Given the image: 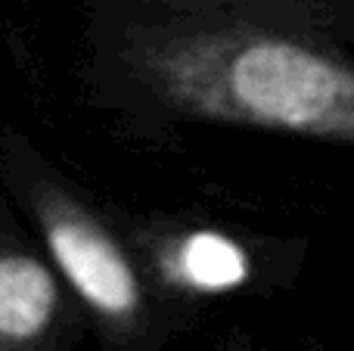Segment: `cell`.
<instances>
[{"instance_id":"cell-4","label":"cell","mask_w":354,"mask_h":351,"mask_svg":"<svg viewBox=\"0 0 354 351\" xmlns=\"http://www.w3.org/2000/svg\"><path fill=\"white\" fill-rule=\"evenodd\" d=\"M180 274L205 292H221L245 280V255L227 236L199 230L180 249Z\"/></svg>"},{"instance_id":"cell-1","label":"cell","mask_w":354,"mask_h":351,"mask_svg":"<svg viewBox=\"0 0 354 351\" xmlns=\"http://www.w3.org/2000/svg\"><path fill=\"white\" fill-rule=\"evenodd\" d=\"M230 91L261 122L354 134V78L299 47H245L230 66Z\"/></svg>"},{"instance_id":"cell-2","label":"cell","mask_w":354,"mask_h":351,"mask_svg":"<svg viewBox=\"0 0 354 351\" xmlns=\"http://www.w3.org/2000/svg\"><path fill=\"white\" fill-rule=\"evenodd\" d=\"M44 227L56 261L81 298L109 321H128L137 311L140 290L124 255L91 221L59 205L47 211Z\"/></svg>"},{"instance_id":"cell-3","label":"cell","mask_w":354,"mask_h":351,"mask_svg":"<svg viewBox=\"0 0 354 351\" xmlns=\"http://www.w3.org/2000/svg\"><path fill=\"white\" fill-rule=\"evenodd\" d=\"M59 292L50 271L22 252H0V351H41Z\"/></svg>"}]
</instances>
